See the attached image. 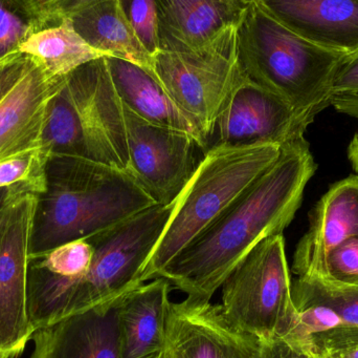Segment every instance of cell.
<instances>
[{
  "instance_id": "obj_1",
  "label": "cell",
  "mask_w": 358,
  "mask_h": 358,
  "mask_svg": "<svg viewBox=\"0 0 358 358\" xmlns=\"http://www.w3.org/2000/svg\"><path fill=\"white\" fill-rule=\"evenodd\" d=\"M317 170L305 137L282 147L277 162L185 247L159 277L187 298L210 301L257 245L283 235L302 205L305 188Z\"/></svg>"
},
{
  "instance_id": "obj_2",
  "label": "cell",
  "mask_w": 358,
  "mask_h": 358,
  "mask_svg": "<svg viewBox=\"0 0 358 358\" xmlns=\"http://www.w3.org/2000/svg\"><path fill=\"white\" fill-rule=\"evenodd\" d=\"M176 202L155 205L102 231L87 273L65 282L27 264V315L34 333L61 319L110 304L142 285L140 273L159 243Z\"/></svg>"
},
{
  "instance_id": "obj_3",
  "label": "cell",
  "mask_w": 358,
  "mask_h": 358,
  "mask_svg": "<svg viewBox=\"0 0 358 358\" xmlns=\"http://www.w3.org/2000/svg\"><path fill=\"white\" fill-rule=\"evenodd\" d=\"M155 205L128 172L88 158L50 156L29 258L94 237Z\"/></svg>"
},
{
  "instance_id": "obj_4",
  "label": "cell",
  "mask_w": 358,
  "mask_h": 358,
  "mask_svg": "<svg viewBox=\"0 0 358 358\" xmlns=\"http://www.w3.org/2000/svg\"><path fill=\"white\" fill-rule=\"evenodd\" d=\"M237 48L248 80L283 101L307 126L331 106L334 77L348 56L303 39L260 0H250L238 25Z\"/></svg>"
},
{
  "instance_id": "obj_5",
  "label": "cell",
  "mask_w": 358,
  "mask_h": 358,
  "mask_svg": "<svg viewBox=\"0 0 358 358\" xmlns=\"http://www.w3.org/2000/svg\"><path fill=\"white\" fill-rule=\"evenodd\" d=\"M278 144L213 146L176 201L159 243L140 273L141 283L162 271L224 214L279 159Z\"/></svg>"
},
{
  "instance_id": "obj_6",
  "label": "cell",
  "mask_w": 358,
  "mask_h": 358,
  "mask_svg": "<svg viewBox=\"0 0 358 358\" xmlns=\"http://www.w3.org/2000/svg\"><path fill=\"white\" fill-rule=\"evenodd\" d=\"M283 235L257 245L222 284L223 312L260 340H284L298 324Z\"/></svg>"
},
{
  "instance_id": "obj_7",
  "label": "cell",
  "mask_w": 358,
  "mask_h": 358,
  "mask_svg": "<svg viewBox=\"0 0 358 358\" xmlns=\"http://www.w3.org/2000/svg\"><path fill=\"white\" fill-rule=\"evenodd\" d=\"M237 27L198 52H159L153 71L172 100L197 128L206 146L234 92L248 78L240 64Z\"/></svg>"
},
{
  "instance_id": "obj_8",
  "label": "cell",
  "mask_w": 358,
  "mask_h": 358,
  "mask_svg": "<svg viewBox=\"0 0 358 358\" xmlns=\"http://www.w3.org/2000/svg\"><path fill=\"white\" fill-rule=\"evenodd\" d=\"M39 195L17 187L0 222V352L20 355L33 338L27 315L29 241Z\"/></svg>"
},
{
  "instance_id": "obj_9",
  "label": "cell",
  "mask_w": 358,
  "mask_h": 358,
  "mask_svg": "<svg viewBox=\"0 0 358 358\" xmlns=\"http://www.w3.org/2000/svg\"><path fill=\"white\" fill-rule=\"evenodd\" d=\"M124 115L129 153L128 174L155 203H174L203 159L198 151L204 149L187 132L149 123L125 106Z\"/></svg>"
},
{
  "instance_id": "obj_10",
  "label": "cell",
  "mask_w": 358,
  "mask_h": 358,
  "mask_svg": "<svg viewBox=\"0 0 358 358\" xmlns=\"http://www.w3.org/2000/svg\"><path fill=\"white\" fill-rule=\"evenodd\" d=\"M66 88L79 116L88 159L128 172L124 106L113 85L106 58L73 71Z\"/></svg>"
},
{
  "instance_id": "obj_11",
  "label": "cell",
  "mask_w": 358,
  "mask_h": 358,
  "mask_svg": "<svg viewBox=\"0 0 358 358\" xmlns=\"http://www.w3.org/2000/svg\"><path fill=\"white\" fill-rule=\"evenodd\" d=\"M262 342L237 329L221 305L189 298L168 305L166 351L170 358H260Z\"/></svg>"
},
{
  "instance_id": "obj_12",
  "label": "cell",
  "mask_w": 358,
  "mask_h": 358,
  "mask_svg": "<svg viewBox=\"0 0 358 358\" xmlns=\"http://www.w3.org/2000/svg\"><path fill=\"white\" fill-rule=\"evenodd\" d=\"M308 126L275 95L246 79L234 92L215 126L212 146L278 144L304 137Z\"/></svg>"
},
{
  "instance_id": "obj_13",
  "label": "cell",
  "mask_w": 358,
  "mask_h": 358,
  "mask_svg": "<svg viewBox=\"0 0 358 358\" xmlns=\"http://www.w3.org/2000/svg\"><path fill=\"white\" fill-rule=\"evenodd\" d=\"M358 237V174L330 185L309 214V228L296 246L292 271L299 277L326 275L328 254Z\"/></svg>"
},
{
  "instance_id": "obj_14",
  "label": "cell",
  "mask_w": 358,
  "mask_h": 358,
  "mask_svg": "<svg viewBox=\"0 0 358 358\" xmlns=\"http://www.w3.org/2000/svg\"><path fill=\"white\" fill-rule=\"evenodd\" d=\"M66 79L52 77L27 58L22 77L0 101V162L42 146L50 102Z\"/></svg>"
},
{
  "instance_id": "obj_15",
  "label": "cell",
  "mask_w": 358,
  "mask_h": 358,
  "mask_svg": "<svg viewBox=\"0 0 358 358\" xmlns=\"http://www.w3.org/2000/svg\"><path fill=\"white\" fill-rule=\"evenodd\" d=\"M250 0H157L159 48L165 53L204 50L238 27Z\"/></svg>"
},
{
  "instance_id": "obj_16",
  "label": "cell",
  "mask_w": 358,
  "mask_h": 358,
  "mask_svg": "<svg viewBox=\"0 0 358 358\" xmlns=\"http://www.w3.org/2000/svg\"><path fill=\"white\" fill-rule=\"evenodd\" d=\"M290 31L340 54L358 50V0H260Z\"/></svg>"
},
{
  "instance_id": "obj_17",
  "label": "cell",
  "mask_w": 358,
  "mask_h": 358,
  "mask_svg": "<svg viewBox=\"0 0 358 358\" xmlns=\"http://www.w3.org/2000/svg\"><path fill=\"white\" fill-rule=\"evenodd\" d=\"M120 301L37 330L29 358H119Z\"/></svg>"
},
{
  "instance_id": "obj_18",
  "label": "cell",
  "mask_w": 358,
  "mask_h": 358,
  "mask_svg": "<svg viewBox=\"0 0 358 358\" xmlns=\"http://www.w3.org/2000/svg\"><path fill=\"white\" fill-rule=\"evenodd\" d=\"M170 283L159 277L121 298L117 311L119 358H159L166 349Z\"/></svg>"
},
{
  "instance_id": "obj_19",
  "label": "cell",
  "mask_w": 358,
  "mask_h": 358,
  "mask_svg": "<svg viewBox=\"0 0 358 358\" xmlns=\"http://www.w3.org/2000/svg\"><path fill=\"white\" fill-rule=\"evenodd\" d=\"M67 18L94 50L155 76L153 58L134 36L120 0H67Z\"/></svg>"
},
{
  "instance_id": "obj_20",
  "label": "cell",
  "mask_w": 358,
  "mask_h": 358,
  "mask_svg": "<svg viewBox=\"0 0 358 358\" xmlns=\"http://www.w3.org/2000/svg\"><path fill=\"white\" fill-rule=\"evenodd\" d=\"M106 62L113 85L126 109L149 123L191 135L204 151H208L197 128L155 76L121 59L110 57Z\"/></svg>"
},
{
  "instance_id": "obj_21",
  "label": "cell",
  "mask_w": 358,
  "mask_h": 358,
  "mask_svg": "<svg viewBox=\"0 0 358 358\" xmlns=\"http://www.w3.org/2000/svg\"><path fill=\"white\" fill-rule=\"evenodd\" d=\"M18 52L55 78H67L92 61L110 58L92 48L73 29L69 18L58 27H48L29 36Z\"/></svg>"
},
{
  "instance_id": "obj_22",
  "label": "cell",
  "mask_w": 358,
  "mask_h": 358,
  "mask_svg": "<svg viewBox=\"0 0 358 358\" xmlns=\"http://www.w3.org/2000/svg\"><path fill=\"white\" fill-rule=\"evenodd\" d=\"M292 292L296 310L311 306L328 307L346 325L358 327V285L328 277H299L292 284Z\"/></svg>"
},
{
  "instance_id": "obj_23",
  "label": "cell",
  "mask_w": 358,
  "mask_h": 358,
  "mask_svg": "<svg viewBox=\"0 0 358 358\" xmlns=\"http://www.w3.org/2000/svg\"><path fill=\"white\" fill-rule=\"evenodd\" d=\"M42 146L50 156L88 158L79 116L66 88L52 98L42 134Z\"/></svg>"
},
{
  "instance_id": "obj_24",
  "label": "cell",
  "mask_w": 358,
  "mask_h": 358,
  "mask_svg": "<svg viewBox=\"0 0 358 358\" xmlns=\"http://www.w3.org/2000/svg\"><path fill=\"white\" fill-rule=\"evenodd\" d=\"M94 249L87 240L71 242L41 256L29 259V264L61 281L80 279L87 273Z\"/></svg>"
},
{
  "instance_id": "obj_25",
  "label": "cell",
  "mask_w": 358,
  "mask_h": 358,
  "mask_svg": "<svg viewBox=\"0 0 358 358\" xmlns=\"http://www.w3.org/2000/svg\"><path fill=\"white\" fill-rule=\"evenodd\" d=\"M50 151L41 146L0 162V189L23 187L41 195L46 191V165Z\"/></svg>"
},
{
  "instance_id": "obj_26",
  "label": "cell",
  "mask_w": 358,
  "mask_h": 358,
  "mask_svg": "<svg viewBox=\"0 0 358 358\" xmlns=\"http://www.w3.org/2000/svg\"><path fill=\"white\" fill-rule=\"evenodd\" d=\"M126 18L144 50L155 57L159 48L157 0H120Z\"/></svg>"
},
{
  "instance_id": "obj_27",
  "label": "cell",
  "mask_w": 358,
  "mask_h": 358,
  "mask_svg": "<svg viewBox=\"0 0 358 358\" xmlns=\"http://www.w3.org/2000/svg\"><path fill=\"white\" fill-rule=\"evenodd\" d=\"M34 29L17 0H0V61L19 53Z\"/></svg>"
},
{
  "instance_id": "obj_28",
  "label": "cell",
  "mask_w": 358,
  "mask_h": 358,
  "mask_svg": "<svg viewBox=\"0 0 358 358\" xmlns=\"http://www.w3.org/2000/svg\"><path fill=\"white\" fill-rule=\"evenodd\" d=\"M323 277L358 285V237L346 240L328 254Z\"/></svg>"
},
{
  "instance_id": "obj_29",
  "label": "cell",
  "mask_w": 358,
  "mask_h": 358,
  "mask_svg": "<svg viewBox=\"0 0 358 358\" xmlns=\"http://www.w3.org/2000/svg\"><path fill=\"white\" fill-rule=\"evenodd\" d=\"M307 345L336 353L340 358H358V327L344 325L317 334L308 340Z\"/></svg>"
},
{
  "instance_id": "obj_30",
  "label": "cell",
  "mask_w": 358,
  "mask_h": 358,
  "mask_svg": "<svg viewBox=\"0 0 358 358\" xmlns=\"http://www.w3.org/2000/svg\"><path fill=\"white\" fill-rule=\"evenodd\" d=\"M332 96L358 98V50L346 56L332 85Z\"/></svg>"
},
{
  "instance_id": "obj_31",
  "label": "cell",
  "mask_w": 358,
  "mask_h": 358,
  "mask_svg": "<svg viewBox=\"0 0 358 358\" xmlns=\"http://www.w3.org/2000/svg\"><path fill=\"white\" fill-rule=\"evenodd\" d=\"M27 64V57L20 53L10 55L0 61V101L22 77Z\"/></svg>"
},
{
  "instance_id": "obj_32",
  "label": "cell",
  "mask_w": 358,
  "mask_h": 358,
  "mask_svg": "<svg viewBox=\"0 0 358 358\" xmlns=\"http://www.w3.org/2000/svg\"><path fill=\"white\" fill-rule=\"evenodd\" d=\"M261 342L260 358H310L306 350L292 346L279 338Z\"/></svg>"
},
{
  "instance_id": "obj_33",
  "label": "cell",
  "mask_w": 358,
  "mask_h": 358,
  "mask_svg": "<svg viewBox=\"0 0 358 358\" xmlns=\"http://www.w3.org/2000/svg\"><path fill=\"white\" fill-rule=\"evenodd\" d=\"M331 106H334L338 113L358 120V98L334 97L332 99Z\"/></svg>"
},
{
  "instance_id": "obj_34",
  "label": "cell",
  "mask_w": 358,
  "mask_h": 358,
  "mask_svg": "<svg viewBox=\"0 0 358 358\" xmlns=\"http://www.w3.org/2000/svg\"><path fill=\"white\" fill-rule=\"evenodd\" d=\"M347 158L350 162L353 172L358 174V130L353 135L348 147H347Z\"/></svg>"
},
{
  "instance_id": "obj_35",
  "label": "cell",
  "mask_w": 358,
  "mask_h": 358,
  "mask_svg": "<svg viewBox=\"0 0 358 358\" xmlns=\"http://www.w3.org/2000/svg\"><path fill=\"white\" fill-rule=\"evenodd\" d=\"M304 350L309 353L310 358H340L336 353L329 352V351L324 350V349L313 346V345H307Z\"/></svg>"
},
{
  "instance_id": "obj_36",
  "label": "cell",
  "mask_w": 358,
  "mask_h": 358,
  "mask_svg": "<svg viewBox=\"0 0 358 358\" xmlns=\"http://www.w3.org/2000/svg\"><path fill=\"white\" fill-rule=\"evenodd\" d=\"M16 188L17 187H8V188L0 189V222H1L4 207H6L8 199H10V195H12V193H14V191Z\"/></svg>"
},
{
  "instance_id": "obj_37",
  "label": "cell",
  "mask_w": 358,
  "mask_h": 358,
  "mask_svg": "<svg viewBox=\"0 0 358 358\" xmlns=\"http://www.w3.org/2000/svg\"><path fill=\"white\" fill-rule=\"evenodd\" d=\"M0 358H10V355L6 354V353L0 352Z\"/></svg>"
},
{
  "instance_id": "obj_38",
  "label": "cell",
  "mask_w": 358,
  "mask_h": 358,
  "mask_svg": "<svg viewBox=\"0 0 358 358\" xmlns=\"http://www.w3.org/2000/svg\"><path fill=\"white\" fill-rule=\"evenodd\" d=\"M159 358H170L169 353H168L167 351H165V352H164V354L162 355V357Z\"/></svg>"
}]
</instances>
